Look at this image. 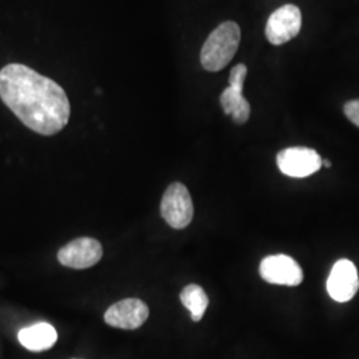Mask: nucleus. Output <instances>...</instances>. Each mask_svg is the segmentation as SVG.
I'll return each mask as SVG.
<instances>
[{
  "mask_svg": "<svg viewBox=\"0 0 359 359\" xmlns=\"http://www.w3.org/2000/svg\"><path fill=\"white\" fill-rule=\"evenodd\" d=\"M148 317L149 309L145 302L139 298H127L108 309L104 314V321L112 327L135 330L142 326Z\"/></svg>",
  "mask_w": 359,
  "mask_h": 359,
  "instance_id": "6e6552de",
  "label": "nucleus"
},
{
  "mask_svg": "<svg viewBox=\"0 0 359 359\" xmlns=\"http://www.w3.org/2000/svg\"><path fill=\"white\" fill-rule=\"evenodd\" d=\"M302 27V13L294 4H286L271 13L265 35L273 46H281L294 39Z\"/></svg>",
  "mask_w": 359,
  "mask_h": 359,
  "instance_id": "39448f33",
  "label": "nucleus"
},
{
  "mask_svg": "<svg viewBox=\"0 0 359 359\" xmlns=\"http://www.w3.org/2000/svg\"><path fill=\"white\" fill-rule=\"evenodd\" d=\"M241 29L234 22H224L206 39L200 60L204 69L218 72L229 65L238 50Z\"/></svg>",
  "mask_w": 359,
  "mask_h": 359,
  "instance_id": "f03ea898",
  "label": "nucleus"
},
{
  "mask_svg": "<svg viewBox=\"0 0 359 359\" xmlns=\"http://www.w3.org/2000/svg\"><path fill=\"white\" fill-rule=\"evenodd\" d=\"M161 216L173 229H184L192 222L194 215L192 197L181 182H173L167 188L161 200Z\"/></svg>",
  "mask_w": 359,
  "mask_h": 359,
  "instance_id": "7ed1b4c3",
  "label": "nucleus"
},
{
  "mask_svg": "<svg viewBox=\"0 0 359 359\" xmlns=\"http://www.w3.org/2000/svg\"><path fill=\"white\" fill-rule=\"evenodd\" d=\"M322 165L326 168L332 167V164H330V161H329V160H322Z\"/></svg>",
  "mask_w": 359,
  "mask_h": 359,
  "instance_id": "2eb2a0df",
  "label": "nucleus"
},
{
  "mask_svg": "<svg viewBox=\"0 0 359 359\" xmlns=\"http://www.w3.org/2000/svg\"><path fill=\"white\" fill-rule=\"evenodd\" d=\"M359 289L358 270L348 259L335 262L327 278V292L337 302H347Z\"/></svg>",
  "mask_w": 359,
  "mask_h": 359,
  "instance_id": "1a4fd4ad",
  "label": "nucleus"
},
{
  "mask_svg": "<svg viewBox=\"0 0 359 359\" xmlns=\"http://www.w3.org/2000/svg\"><path fill=\"white\" fill-rule=\"evenodd\" d=\"M259 274L264 281L273 285L298 286L304 281V273L299 264L292 257L276 255L262 259Z\"/></svg>",
  "mask_w": 359,
  "mask_h": 359,
  "instance_id": "0eeeda50",
  "label": "nucleus"
},
{
  "mask_svg": "<svg viewBox=\"0 0 359 359\" xmlns=\"http://www.w3.org/2000/svg\"><path fill=\"white\" fill-rule=\"evenodd\" d=\"M18 338L20 345L26 347L27 350L40 353L55 346L57 341V333L50 323L40 322L22 329L18 334Z\"/></svg>",
  "mask_w": 359,
  "mask_h": 359,
  "instance_id": "9d476101",
  "label": "nucleus"
},
{
  "mask_svg": "<svg viewBox=\"0 0 359 359\" xmlns=\"http://www.w3.org/2000/svg\"><path fill=\"white\" fill-rule=\"evenodd\" d=\"M103 257V246L90 237H80L65 245L59 253V262L71 269H88Z\"/></svg>",
  "mask_w": 359,
  "mask_h": 359,
  "instance_id": "423d86ee",
  "label": "nucleus"
},
{
  "mask_svg": "<svg viewBox=\"0 0 359 359\" xmlns=\"http://www.w3.org/2000/svg\"><path fill=\"white\" fill-rule=\"evenodd\" d=\"M246 75H248L246 65H237L236 67H233V69L231 71V76H229V87L243 92Z\"/></svg>",
  "mask_w": 359,
  "mask_h": 359,
  "instance_id": "ddd939ff",
  "label": "nucleus"
},
{
  "mask_svg": "<svg viewBox=\"0 0 359 359\" xmlns=\"http://www.w3.org/2000/svg\"><path fill=\"white\" fill-rule=\"evenodd\" d=\"M347 118L359 128V100L347 102L344 107Z\"/></svg>",
  "mask_w": 359,
  "mask_h": 359,
  "instance_id": "4468645a",
  "label": "nucleus"
},
{
  "mask_svg": "<svg viewBox=\"0 0 359 359\" xmlns=\"http://www.w3.org/2000/svg\"><path fill=\"white\" fill-rule=\"evenodd\" d=\"M0 97L27 128L52 136L68 124L71 105L65 90L23 65L0 71Z\"/></svg>",
  "mask_w": 359,
  "mask_h": 359,
  "instance_id": "f257e3e1",
  "label": "nucleus"
},
{
  "mask_svg": "<svg viewBox=\"0 0 359 359\" xmlns=\"http://www.w3.org/2000/svg\"><path fill=\"white\" fill-rule=\"evenodd\" d=\"M180 299L181 304L191 311L193 321L200 322L203 320L209 305V298L201 286L196 283L185 286L180 294Z\"/></svg>",
  "mask_w": 359,
  "mask_h": 359,
  "instance_id": "f8f14e48",
  "label": "nucleus"
},
{
  "mask_svg": "<svg viewBox=\"0 0 359 359\" xmlns=\"http://www.w3.org/2000/svg\"><path fill=\"white\" fill-rule=\"evenodd\" d=\"M277 165L283 175L294 179H304L321 169L322 158L311 148L292 147L277 154Z\"/></svg>",
  "mask_w": 359,
  "mask_h": 359,
  "instance_id": "20e7f679",
  "label": "nucleus"
},
{
  "mask_svg": "<svg viewBox=\"0 0 359 359\" xmlns=\"http://www.w3.org/2000/svg\"><path fill=\"white\" fill-rule=\"evenodd\" d=\"M219 103L225 115H231L236 124L243 126L248 123L250 117V104L245 99L243 92L228 87L221 93Z\"/></svg>",
  "mask_w": 359,
  "mask_h": 359,
  "instance_id": "9b49d317",
  "label": "nucleus"
}]
</instances>
